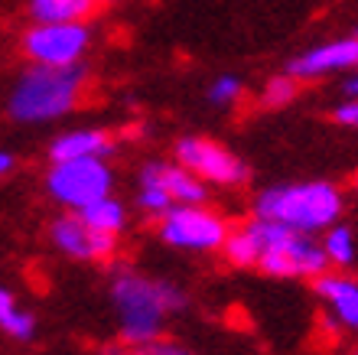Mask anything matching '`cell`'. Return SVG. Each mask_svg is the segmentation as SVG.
Returning a JSON list of instances; mask_svg holds the SVG:
<instances>
[{"label": "cell", "mask_w": 358, "mask_h": 355, "mask_svg": "<svg viewBox=\"0 0 358 355\" xmlns=\"http://www.w3.org/2000/svg\"><path fill=\"white\" fill-rule=\"evenodd\" d=\"M98 4H104V7H117V4H124V0H98Z\"/></svg>", "instance_id": "cell-26"}, {"label": "cell", "mask_w": 358, "mask_h": 355, "mask_svg": "<svg viewBox=\"0 0 358 355\" xmlns=\"http://www.w3.org/2000/svg\"><path fill=\"white\" fill-rule=\"evenodd\" d=\"M13 169H17V157L10 150H0V179H7Z\"/></svg>", "instance_id": "cell-25"}, {"label": "cell", "mask_w": 358, "mask_h": 355, "mask_svg": "<svg viewBox=\"0 0 358 355\" xmlns=\"http://www.w3.org/2000/svg\"><path fill=\"white\" fill-rule=\"evenodd\" d=\"M313 293L322 303L326 323L339 333H358V277L349 271H322L313 277Z\"/></svg>", "instance_id": "cell-11"}, {"label": "cell", "mask_w": 358, "mask_h": 355, "mask_svg": "<svg viewBox=\"0 0 358 355\" xmlns=\"http://www.w3.org/2000/svg\"><path fill=\"white\" fill-rule=\"evenodd\" d=\"M206 98L212 108L218 111H228V108H235L241 98H245V82H241V75H231V72H222L215 75L206 88Z\"/></svg>", "instance_id": "cell-19"}, {"label": "cell", "mask_w": 358, "mask_h": 355, "mask_svg": "<svg viewBox=\"0 0 358 355\" xmlns=\"http://www.w3.org/2000/svg\"><path fill=\"white\" fill-rule=\"evenodd\" d=\"M345 212V193L329 179H296L264 186L255 196V215L303 235H322Z\"/></svg>", "instance_id": "cell-2"}, {"label": "cell", "mask_w": 358, "mask_h": 355, "mask_svg": "<svg viewBox=\"0 0 358 355\" xmlns=\"http://www.w3.org/2000/svg\"><path fill=\"white\" fill-rule=\"evenodd\" d=\"M101 7L98 0H29L27 10L33 23H88Z\"/></svg>", "instance_id": "cell-14"}, {"label": "cell", "mask_w": 358, "mask_h": 355, "mask_svg": "<svg viewBox=\"0 0 358 355\" xmlns=\"http://www.w3.org/2000/svg\"><path fill=\"white\" fill-rule=\"evenodd\" d=\"M222 258H225L231 267H241V271H255L257 267V235L251 218L241 225H235L228 232L225 244H222Z\"/></svg>", "instance_id": "cell-17"}, {"label": "cell", "mask_w": 358, "mask_h": 355, "mask_svg": "<svg viewBox=\"0 0 358 355\" xmlns=\"http://www.w3.org/2000/svg\"><path fill=\"white\" fill-rule=\"evenodd\" d=\"M108 297H111L114 319H117V336L131 346L163 336L166 319L173 313H182L189 303L186 290L179 284L166 277H150L134 267H121L111 274Z\"/></svg>", "instance_id": "cell-1"}, {"label": "cell", "mask_w": 358, "mask_h": 355, "mask_svg": "<svg viewBox=\"0 0 358 355\" xmlns=\"http://www.w3.org/2000/svg\"><path fill=\"white\" fill-rule=\"evenodd\" d=\"M134 355H196V352L173 336H157V339H150V342L134 346Z\"/></svg>", "instance_id": "cell-21"}, {"label": "cell", "mask_w": 358, "mask_h": 355, "mask_svg": "<svg viewBox=\"0 0 358 355\" xmlns=\"http://www.w3.org/2000/svg\"><path fill=\"white\" fill-rule=\"evenodd\" d=\"M88 49V23H33L20 39V53L33 66H82Z\"/></svg>", "instance_id": "cell-8"}, {"label": "cell", "mask_w": 358, "mask_h": 355, "mask_svg": "<svg viewBox=\"0 0 358 355\" xmlns=\"http://www.w3.org/2000/svg\"><path fill=\"white\" fill-rule=\"evenodd\" d=\"M257 235V267L255 271L280 281H313L322 271H329L326 251L316 235H303L283 228L267 218H251Z\"/></svg>", "instance_id": "cell-4"}, {"label": "cell", "mask_w": 358, "mask_h": 355, "mask_svg": "<svg viewBox=\"0 0 358 355\" xmlns=\"http://www.w3.org/2000/svg\"><path fill=\"white\" fill-rule=\"evenodd\" d=\"M137 183H150V186L163 189L173 206H206L208 196H212L206 179H199L179 160H150V163H143Z\"/></svg>", "instance_id": "cell-12"}, {"label": "cell", "mask_w": 358, "mask_h": 355, "mask_svg": "<svg viewBox=\"0 0 358 355\" xmlns=\"http://www.w3.org/2000/svg\"><path fill=\"white\" fill-rule=\"evenodd\" d=\"M98 355H134V346L124 342V339H114V342H104V346L98 349Z\"/></svg>", "instance_id": "cell-23"}, {"label": "cell", "mask_w": 358, "mask_h": 355, "mask_svg": "<svg viewBox=\"0 0 358 355\" xmlns=\"http://www.w3.org/2000/svg\"><path fill=\"white\" fill-rule=\"evenodd\" d=\"M49 244L56 248L62 258L76 264H111L121 254V238L104 235L82 218L78 212H59L46 228Z\"/></svg>", "instance_id": "cell-9"}, {"label": "cell", "mask_w": 358, "mask_h": 355, "mask_svg": "<svg viewBox=\"0 0 358 355\" xmlns=\"http://www.w3.org/2000/svg\"><path fill=\"white\" fill-rule=\"evenodd\" d=\"M355 186H358V173H355Z\"/></svg>", "instance_id": "cell-28"}, {"label": "cell", "mask_w": 358, "mask_h": 355, "mask_svg": "<svg viewBox=\"0 0 358 355\" xmlns=\"http://www.w3.org/2000/svg\"><path fill=\"white\" fill-rule=\"evenodd\" d=\"M85 66H29L7 95V114L17 124H52L85 102Z\"/></svg>", "instance_id": "cell-3"}, {"label": "cell", "mask_w": 358, "mask_h": 355, "mask_svg": "<svg viewBox=\"0 0 358 355\" xmlns=\"http://www.w3.org/2000/svg\"><path fill=\"white\" fill-rule=\"evenodd\" d=\"M342 98H358V69L345 72V78H342Z\"/></svg>", "instance_id": "cell-24"}, {"label": "cell", "mask_w": 358, "mask_h": 355, "mask_svg": "<svg viewBox=\"0 0 358 355\" xmlns=\"http://www.w3.org/2000/svg\"><path fill=\"white\" fill-rule=\"evenodd\" d=\"M0 333L13 342H29L36 336V316L0 284Z\"/></svg>", "instance_id": "cell-16"}, {"label": "cell", "mask_w": 358, "mask_h": 355, "mask_svg": "<svg viewBox=\"0 0 358 355\" xmlns=\"http://www.w3.org/2000/svg\"><path fill=\"white\" fill-rule=\"evenodd\" d=\"M46 196L59 209L78 212L92 206L94 199L114 193V169L101 157H78V160H52L46 169Z\"/></svg>", "instance_id": "cell-5"}, {"label": "cell", "mask_w": 358, "mask_h": 355, "mask_svg": "<svg viewBox=\"0 0 358 355\" xmlns=\"http://www.w3.org/2000/svg\"><path fill=\"white\" fill-rule=\"evenodd\" d=\"M78 215L85 218L92 228H98V232L104 235H114V238H121L124 232H127V225H131V215H127V206H124L121 199L114 196H101L94 199L92 206L78 209Z\"/></svg>", "instance_id": "cell-15"}, {"label": "cell", "mask_w": 358, "mask_h": 355, "mask_svg": "<svg viewBox=\"0 0 358 355\" xmlns=\"http://www.w3.org/2000/svg\"><path fill=\"white\" fill-rule=\"evenodd\" d=\"M332 121L345 127V131H358V98H342V104H336Z\"/></svg>", "instance_id": "cell-22"}, {"label": "cell", "mask_w": 358, "mask_h": 355, "mask_svg": "<svg viewBox=\"0 0 358 355\" xmlns=\"http://www.w3.org/2000/svg\"><path fill=\"white\" fill-rule=\"evenodd\" d=\"M352 355H358V349H355V352H352Z\"/></svg>", "instance_id": "cell-29"}, {"label": "cell", "mask_w": 358, "mask_h": 355, "mask_svg": "<svg viewBox=\"0 0 358 355\" xmlns=\"http://www.w3.org/2000/svg\"><path fill=\"white\" fill-rule=\"evenodd\" d=\"M173 157L186 169H192L199 179H206L208 186L218 189H241L251 179V167L238 157L235 150L225 144L202 137V134H186L173 144Z\"/></svg>", "instance_id": "cell-7"}, {"label": "cell", "mask_w": 358, "mask_h": 355, "mask_svg": "<svg viewBox=\"0 0 358 355\" xmlns=\"http://www.w3.org/2000/svg\"><path fill=\"white\" fill-rule=\"evenodd\" d=\"M322 251H326V261H329V267H336V271H349L352 264H355L358 258V244H355V235H352L349 225L336 222L332 228H326L320 238Z\"/></svg>", "instance_id": "cell-18"}, {"label": "cell", "mask_w": 358, "mask_h": 355, "mask_svg": "<svg viewBox=\"0 0 358 355\" xmlns=\"http://www.w3.org/2000/svg\"><path fill=\"white\" fill-rule=\"evenodd\" d=\"M352 36H358V27H355V33H352Z\"/></svg>", "instance_id": "cell-27"}, {"label": "cell", "mask_w": 358, "mask_h": 355, "mask_svg": "<svg viewBox=\"0 0 358 355\" xmlns=\"http://www.w3.org/2000/svg\"><path fill=\"white\" fill-rule=\"evenodd\" d=\"M117 141L111 131L104 127H76V131H62L49 141V163L52 160H78V157H101L111 160Z\"/></svg>", "instance_id": "cell-13"}, {"label": "cell", "mask_w": 358, "mask_h": 355, "mask_svg": "<svg viewBox=\"0 0 358 355\" xmlns=\"http://www.w3.org/2000/svg\"><path fill=\"white\" fill-rule=\"evenodd\" d=\"M358 69V36H339V39H326L316 46L303 49L300 56H293L287 62V72L296 82H320L329 75H345Z\"/></svg>", "instance_id": "cell-10"}, {"label": "cell", "mask_w": 358, "mask_h": 355, "mask_svg": "<svg viewBox=\"0 0 358 355\" xmlns=\"http://www.w3.org/2000/svg\"><path fill=\"white\" fill-rule=\"evenodd\" d=\"M296 95H300V82H296L290 72L271 75L264 82V88H261V104L271 108V111H277V108H287V104L296 102Z\"/></svg>", "instance_id": "cell-20"}, {"label": "cell", "mask_w": 358, "mask_h": 355, "mask_svg": "<svg viewBox=\"0 0 358 355\" xmlns=\"http://www.w3.org/2000/svg\"><path fill=\"white\" fill-rule=\"evenodd\" d=\"M231 225L222 212L208 206H173L166 215L157 218V238L176 251L212 254L222 251Z\"/></svg>", "instance_id": "cell-6"}]
</instances>
